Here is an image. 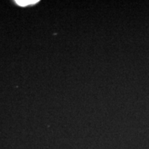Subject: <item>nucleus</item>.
<instances>
[{
    "label": "nucleus",
    "mask_w": 149,
    "mask_h": 149,
    "mask_svg": "<svg viewBox=\"0 0 149 149\" xmlns=\"http://www.w3.org/2000/svg\"><path fill=\"white\" fill-rule=\"evenodd\" d=\"M39 1H31V0H29V1H15V2L17 3L18 5L21 6H26L33 4V3H36L38 2Z\"/></svg>",
    "instance_id": "nucleus-1"
}]
</instances>
